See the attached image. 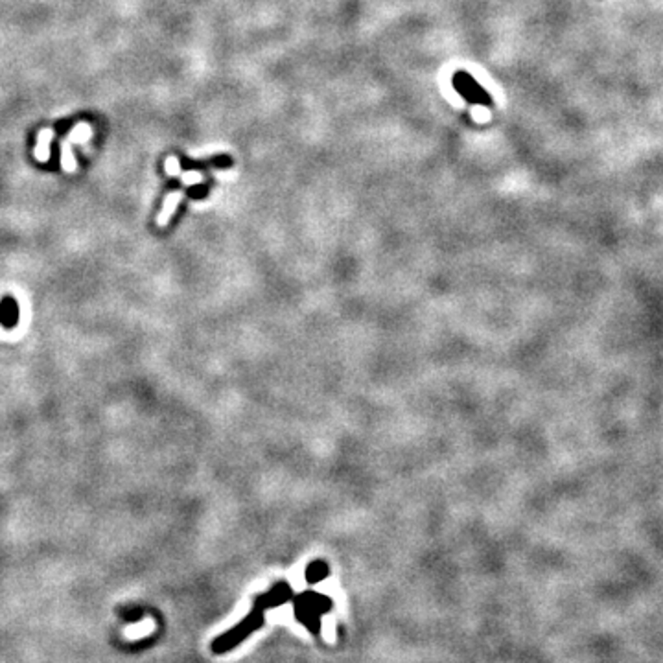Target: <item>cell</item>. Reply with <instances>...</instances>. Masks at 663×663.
Listing matches in <instances>:
<instances>
[{"label":"cell","instance_id":"obj_1","mask_svg":"<svg viewBox=\"0 0 663 663\" xmlns=\"http://www.w3.org/2000/svg\"><path fill=\"white\" fill-rule=\"evenodd\" d=\"M289 599H293V592L288 583H277L269 592L260 594L253 603V608L249 611L242 623L236 625L234 629L227 630L225 634L218 636L212 641V652L214 654H227L231 652L234 647H238L242 641H245L249 636L253 634L254 630L262 629L265 619V611L269 608H277V606L288 603Z\"/></svg>","mask_w":663,"mask_h":663},{"label":"cell","instance_id":"obj_3","mask_svg":"<svg viewBox=\"0 0 663 663\" xmlns=\"http://www.w3.org/2000/svg\"><path fill=\"white\" fill-rule=\"evenodd\" d=\"M326 577H328V565L324 564V562H321V560L310 564L308 565V570H306V581H308L310 584L321 583V581Z\"/></svg>","mask_w":663,"mask_h":663},{"label":"cell","instance_id":"obj_4","mask_svg":"<svg viewBox=\"0 0 663 663\" xmlns=\"http://www.w3.org/2000/svg\"><path fill=\"white\" fill-rule=\"evenodd\" d=\"M472 115H473V118H475V120H479V122H484V120H488V118H491V113L484 109V107H479V105H477V107H473Z\"/></svg>","mask_w":663,"mask_h":663},{"label":"cell","instance_id":"obj_2","mask_svg":"<svg viewBox=\"0 0 663 663\" xmlns=\"http://www.w3.org/2000/svg\"><path fill=\"white\" fill-rule=\"evenodd\" d=\"M293 603L297 619L304 625L306 629L312 630L313 634H319V629H321L319 617L332 608V600L328 597H323V595L313 594V592H306V594H300L299 597H295Z\"/></svg>","mask_w":663,"mask_h":663}]
</instances>
